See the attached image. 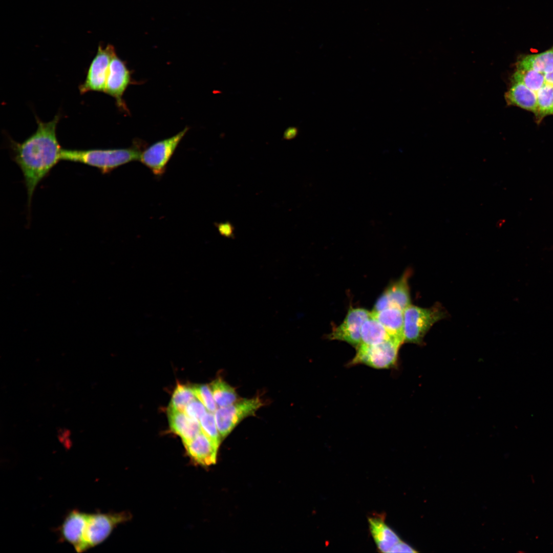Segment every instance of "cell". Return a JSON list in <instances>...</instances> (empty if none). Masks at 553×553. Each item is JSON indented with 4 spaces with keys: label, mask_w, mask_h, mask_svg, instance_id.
I'll return each mask as SVG.
<instances>
[{
    "label": "cell",
    "mask_w": 553,
    "mask_h": 553,
    "mask_svg": "<svg viewBox=\"0 0 553 553\" xmlns=\"http://www.w3.org/2000/svg\"><path fill=\"white\" fill-rule=\"evenodd\" d=\"M60 116L44 122L36 118V132L22 143L11 140L13 160L21 169L27 193V206L30 210L32 197L38 184L61 160L62 148L56 129Z\"/></svg>",
    "instance_id": "1"
},
{
    "label": "cell",
    "mask_w": 553,
    "mask_h": 553,
    "mask_svg": "<svg viewBox=\"0 0 553 553\" xmlns=\"http://www.w3.org/2000/svg\"><path fill=\"white\" fill-rule=\"evenodd\" d=\"M141 143L129 148L72 150L62 148L61 160L78 162L98 169L102 174L132 161L140 160Z\"/></svg>",
    "instance_id": "2"
},
{
    "label": "cell",
    "mask_w": 553,
    "mask_h": 553,
    "mask_svg": "<svg viewBox=\"0 0 553 553\" xmlns=\"http://www.w3.org/2000/svg\"><path fill=\"white\" fill-rule=\"evenodd\" d=\"M446 316V311L439 304L430 308L410 305L403 310L404 342L422 344L432 326Z\"/></svg>",
    "instance_id": "3"
},
{
    "label": "cell",
    "mask_w": 553,
    "mask_h": 553,
    "mask_svg": "<svg viewBox=\"0 0 553 553\" xmlns=\"http://www.w3.org/2000/svg\"><path fill=\"white\" fill-rule=\"evenodd\" d=\"M401 341L389 337L374 345L360 344L350 365L364 364L375 369H389L397 365Z\"/></svg>",
    "instance_id": "4"
},
{
    "label": "cell",
    "mask_w": 553,
    "mask_h": 553,
    "mask_svg": "<svg viewBox=\"0 0 553 553\" xmlns=\"http://www.w3.org/2000/svg\"><path fill=\"white\" fill-rule=\"evenodd\" d=\"M130 519L126 512L88 514L83 535V551L102 543L116 527Z\"/></svg>",
    "instance_id": "5"
},
{
    "label": "cell",
    "mask_w": 553,
    "mask_h": 553,
    "mask_svg": "<svg viewBox=\"0 0 553 553\" xmlns=\"http://www.w3.org/2000/svg\"><path fill=\"white\" fill-rule=\"evenodd\" d=\"M263 405L259 397L244 399L214 412L215 421L222 439H224L243 419L253 415Z\"/></svg>",
    "instance_id": "6"
},
{
    "label": "cell",
    "mask_w": 553,
    "mask_h": 553,
    "mask_svg": "<svg viewBox=\"0 0 553 553\" xmlns=\"http://www.w3.org/2000/svg\"><path fill=\"white\" fill-rule=\"evenodd\" d=\"M188 130L187 127L169 138L158 141L142 152L140 161L156 176H161L179 143Z\"/></svg>",
    "instance_id": "7"
},
{
    "label": "cell",
    "mask_w": 553,
    "mask_h": 553,
    "mask_svg": "<svg viewBox=\"0 0 553 553\" xmlns=\"http://www.w3.org/2000/svg\"><path fill=\"white\" fill-rule=\"evenodd\" d=\"M115 48L108 45L104 48L99 45L92 60L84 81L79 87L81 94L90 91L104 92L111 60L116 54Z\"/></svg>",
    "instance_id": "8"
},
{
    "label": "cell",
    "mask_w": 553,
    "mask_h": 553,
    "mask_svg": "<svg viewBox=\"0 0 553 553\" xmlns=\"http://www.w3.org/2000/svg\"><path fill=\"white\" fill-rule=\"evenodd\" d=\"M131 79V73L126 63L115 54L110 63L104 92L113 97L117 107L125 112L127 111L123 95Z\"/></svg>",
    "instance_id": "9"
},
{
    "label": "cell",
    "mask_w": 553,
    "mask_h": 553,
    "mask_svg": "<svg viewBox=\"0 0 553 553\" xmlns=\"http://www.w3.org/2000/svg\"><path fill=\"white\" fill-rule=\"evenodd\" d=\"M371 312L361 308H350L343 322L334 328L328 337L343 341L356 347L361 343V328Z\"/></svg>",
    "instance_id": "10"
},
{
    "label": "cell",
    "mask_w": 553,
    "mask_h": 553,
    "mask_svg": "<svg viewBox=\"0 0 553 553\" xmlns=\"http://www.w3.org/2000/svg\"><path fill=\"white\" fill-rule=\"evenodd\" d=\"M88 514L74 509L65 518L59 528L62 541L72 545L77 552H83V535Z\"/></svg>",
    "instance_id": "11"
},
{
    "label": "cell",
    "mask_w": 553,
    "mask_h": 553,
    "mask_svg": "<svg viewBox=\"0 0 553 553\" xmlns=\"http://www.w3.org/2000/svg\"><path fill=\"white\" fill-rule=\"evenodd\" d=\"M184 446L194 463L206 466L216 462L218 448L202 432Z\"/></svg>",
    "instance_id": "12"
},
{
    "label": "cell",
    "mask_w": 553,
    "mask_h": 553,
    "mask_svg": "<svg viewBox=\"0 0 553 553\" xmlns=\"http://www.w3.org/2000/svg\"><path fill=\"white\" fill-rule=\"evenodd\" d=\"M368 521L370 533L380 552H389L401 541L396 533L386 523L385 515H373L368 517Z\"/></svg>",
    "instance_id": "13"
},
{
    "label": "cell",
    "mask_w": 553,
    "mask_h": 553,
    "mask_svg": "<svg viewBox=\"0 0 553 553\" xmlns=\"http://www.w3.org/2000/svg\"><path fill=\"white\" fill-rule=\"evenodd\" d=\"M167 415L171 430L181 438L183 444L202 432L200 421L188 417L183 412L168 409Z\"/></svg>",
    "instance_id": "14"
},
{
    "label": "cell",
    "mask_w": 553,
    "mask_h": 553,
    "mask_svg": "<svg viewBox=\"0 0 553 553\" xmlns=\"http://www.w3.org/2000/svg\"><path fill=\"white\" fill-rule=\"evenodd\" d=\"M504 97L507 104L519 107L536 115L538 110L537 93L523 84L512 82Z\"/></svg>",
    "instance_id": "15"
},
{
    "label": "cell",
    "mask_w": 553,
    "mask_h": 553,
    "mask_svg": "<svg viewBox=\"0 0 553 553\" xmlns=\"http://www.w3.org/2000/svg\"><path fill=\"white\" fill-rule=\"evenodd\" d=\"M371 315L384 327L390 337L403 339V310L390 306L381 311H371Z\"/></svg>",
    "instance_id": "16"
},
{
    "label": "cell",
    "mask_w": 553,
    "mask_h": 553,
    "mask_svg": "<svg viewBox=\"0 0 553 553\" xmlns=\"http://www.w3.org/2000/svg\"><path fill=\"white\" fill-rule=\"evenodd\" d=\"M410 274L409 271H405L399 279L390 285L385 291L389 300L390 306L404 310L411 304L408 284Z\"/></svg>",
    "instance_id": "17"
},
{
    "label": "cell",
    "mask_w": 553,
    "mask_h": 553,
    "mask_svg": "<svg viewBox=\"0 0 553 553\" xmlns=\"http://www.w3.org/2000/svg\"><path fill=\"white\" fill-rule=\"evenodd\" d=\"M516 68L533 70L546 74L553 71V48L545 52L524 55L516 63Z\"/></svg>",
    "instance_id": "18"
},
{
    "label": "cell",
    "mask_w": 553,
    "mask_h": 553,
    "mask_svg": "<svg viewBox=\"0 0 553 553\" xmlns=\"http://www.w3.org/2000/svg\"><path fill=\"white\" fill-rule=\"evenodd\" d=\"M360 334V344L366 345H376L390 337L382 325L371 313L363 323Z\"/></svg>",
    "instance_id": "19"
},
{
    "label": "cell",
    "mask_w": 553,
    "mask_h": 553,
    "mask_svg": "<svg viewBox=\"0 0 553 553\" xmlns=\"http://www.w3.org/2000/svg\"><path fill=\"white\" fill-rule=\"evenodd\" d=\"M209 386L218 407L228 406L237 401L235 389L221 378L212 381Z\"/></svg>",
    "instance_id": "20"
},
{
    "label": "cell",
    "mask_w": 553,
    "mask_h": 553,
    "mask_svg": "<svg viewBox=\"0 0 553 553\" xmlns=\"http://www.w3.org/2000/svg\"><path fill=\"white\" fill-rule=\"evenodd\" d=\"M512 82H520L537 93L544 84V74L533 70L516 68L512 76Z\"/></svg>",
    "instance_id": "21"
},
{
    "label": "cell",
    "mask_w": 553,
    "mask_h": 553,
    "mask_svg": "<svg viewBox=\"0 0 553 553\" xmlns=\"http://www.w3.org/2000/svg\"><path fill=\"white\" fill-rule=\"evenodd\" d=\"M195 398L193 386L178 384L173 393L168 409L183 412L186 406Z\"/></svg>",
    "instance_id": "22"
},
{
    "label": "cell",
    "mask_w": 553,
    "mask_h": 553,
    "mask_svg": "<svg viewBox=\"0 0 553 553\" xmlns=\"http://www.w3.org/2000/svg\"><path fill=\"white\" fill-rule=\"evenodd\" d=\"M536 93L538 110L536 116L540 120L553 114V86L545 83Z\"/></svg>",
    "instance_id": "23"
},
{
    "label": "cell",
    "mask_w": 553,
    "mask_h": 553,
    "mask_svg": "<svg viewBox=\"0 0 553 553\" xmlns=\"http://www.w3.org/2000/svg\"><path fill=\"white\" fill-rule=\"evenodd\" d=\"M200 423L202 433L218 448L222 438L217 428L214 413L207 411L201 418Z\"/></svg>",
    "instance_id": "24"
},
{
    "label": "cell",
    "mask_w": 553,
    "mask_h": 553,
    "mask_svg": "<svg viewBox=\"0 0 553 553\" xmlns=\"http://www.w3.org/2000/svg\"><path fill=\"white\" fill-rule=\"evenodd\" d=\"M193 388L196 398L203 404L208 411L214 413L218 407L210 386L207 385H196L193 386Z\"/></svg>",
    "instance_id": "25"
},
{
    "label": "cell",
    "mask_w": 553,
    "mask_h": 553,
    "mask_svg": "<svg viewBox=\"0 0 553 553\" xmlns=\"http://www.w3.org/2000/svg\"><path fill=\"white\" fill-rule=\"evenodd\" d=\"M207 411L203 404L196 398L186 406L183 412L188 417L200 421Z\"/></svg>",
    "instance_id": "26"
},
{
    "label": "cell",
    "mask_w": 553,
    "mask_h": 553,
    "mask_svg": "<svg viewBox=\"0 0 553 553\" xmlns=\"http://www.w3.org/2000/svg\"><path fill=\"white\" fill-rule=\"evenodd\" d=\"M216 226L218 231L222 236L226 238L233 237V226L229 222L218 223Z\"/></svg>",
    "instance_id": "27"
},
{
    "label": "cell",
    "mask_w": 553,
    "mask_h": 553,
    "mask_svg": "<svg viewBox=\"0 0 553 553\" xmlns=\"http://www.w3.org/2000/svg\"><path fill=\"white\" fill-rule=\"evenodd\" d=\"M389 307H390L389 300L384 291L377 299L372 311L375 312H379Z\"/></svg>",
    "instance_id": "28"
},
{
    "label": "cell",
    "mask_w": 553,
    "mask_h": 553,
    "mask_svg": "<svg viewBox=\"0 0 553 553\" xmlns=\"http://www.w3.org/2000/svg\"><path fill=\"white\" fill-rule=\"evenodd\" d=\"M415 550L408 544L400 541L390 550L389 552H414Z\"/></svg>",
    "instance_id": "29"
},
{
    "label": "cell",
    "mask_w": 553,
    "mask_h": 553,
    "mask_svg": "<svg viewBox=\"0 0 553 553\" xmlns=\"http://www.w3.org/2000/svg\"><path fill=\"white\" fill-rule=\"evenodd\" d=\"M298 133L297 129L295 127H289L284 132L283 138L286 140H290L296 137Z\"/></svg>",
    "instance_id": "30"
},
{
    "label": "cell",
    "mask_w": 553,
    "mask_h": 553,
    "mask_svg": "<svg viewBox=\"0 0 553 553\" xmlns=\"http://www.w3.org/2000/svg\"><path fill=\"white\" fill-rule=\"evenodd\" d=\"M546 83L553 86V71L544 75Z\"/></svg>",
    "instance_id": "31"
},
{
    "label": "cell",
    "mask_w": 553,
    "mask_h": 553,
    "mask_svg": "<svg viewBox=\"0 0 553 553\" xmlns=\"http://www.w3.org/2000/svg\"><path fill=\"white\" fill-rule=\"evenodd\" d=\"M552 48H553V47H552Z\"/></svg>",
    "instance_id": "32"
}]
</instances>
